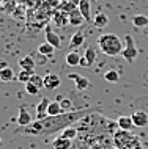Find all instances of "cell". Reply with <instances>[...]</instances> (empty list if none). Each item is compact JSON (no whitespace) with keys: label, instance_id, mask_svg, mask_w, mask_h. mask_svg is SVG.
Returning <instances> with one entry per match:
<instances>
[{"label":"cell","instance_id":"5bb4252c","mask_svg":"<svg viewBox=\"0 0 148 149\" xmlns=\"http://www.w3.org/2000/svg\"><path fill=\"white\" fill-rule=\"evenodd\" d=\"M117 126H118V129H121V130H129V132L135 127L131 116H120L117 119Z\"/></svg>","mask_w":148,"mask_h":149},{"label":"cell","instance_id":"7402d4cb","mask_svg":"<svg viewBox=\"0 0 148 149\" xmlns=\"http://www.w3.org/2000/svg\"><path fill=\"white\" fill-rule=\"evenodd\" d=\"M14 79V72L11 68H3V69H0V80L2 82H11V80Z\"/></svg>","mask_w":148,"mask_h":149},{"label":"cell","instance_id":"d4e9b609","mask_svg":"<svg viewBox=\"0 0 148 149\" xmlns=\"http://www.w3.org/2000/svg\"><path fill=\"white\" fill-rule=\"evenodd\" d=\"M35 72H30V71H24V69H21V72H19L18 74V79L19 82L21 83H24V85H25V83H29L30 82V79H32V75H33Z\"/></svg>","mask_w":148,"mask_h":149},{"label":"cell","instance_id":"f546056e","mask_svg":"<svg viewBox=\"0 0 148 149\" xmlns=\"http://www.w3.org/2000/svg\"><path fill=\"white\" fill-rule=\"evenodd\" d=\"M25 91L29 93V94H32V96H36L39 93V88L36 85H33L32 82H29V83H25Z\"/></svg>","mask_w":148,"mask_h":149},{"label":"cell","instance_id":"9c48e42d","mask_svg":"<svg viewBox=\"0 0 148 149\" xmlns=\"http://www.w3.org/2000/svg\"><path fill=\"white\" fill-rule=\"evenodd\" d=\"M18 64H19V68H21V69L33 72L35 71V66H36V61H35V58L32 57V55H27V57H24V58L19 60Z\"/></svg>","mask_w":148,"mask_h":149},{"label":"cell","instance_id":"ffe728a7","mask_svg":"<svg viewBox=\"0 0 148 149\" xmlns=\"http://www.w3.org/2000/svg\"><path fill=\"white\" fill-rule=\"evenodd\" d=\"M81 55L77 54L76 50H71L69 54H66V64H69V66H79V63H81Z\"/></svg>","mask_w":148,"mask_h":149},{"label":"cell","instance_id":"603a6c76","mask_svg":"<svg viewBox=\"0 0 148 149\" xmlns=\"http://www.w3.org/2000/svg\"><path fill=\"white\" fill-rule=\"evenodd\" d=\"M104 80L106 82H110V83H115L120 80V72L115 71V69H109L104 72Z\"/></svg>","mask_w":148,"mask_h":149},{"label":"cell","instance_id":"6da1fadb","mask_svg":"<svg viewBox=\"0 0 148 149\" xmlns=\"http://www.w3.org/2000/svg\"><path fill=\"white\" fill-rule=\"evenodd\" d=\"M90 108H81V110H74L69 113H63L58 116H47L44 119H35L30 126L21 127L18 134L22 135H33V136H46L52 135L55 132L65 130L66 127H71L74 123L81 121L90 113Z\"/></svg>","mask_w":148,"mask_h":149},{"label":"cell","instance_id":"4fadbf2b","mask_svg":"<svg viewBox=\"0 0 148 149\" xmlns=\"http://www.w3.org/2000/svg\"><path fill=\"white\" fill-rule=\"evenodd\" d=\"M49 104H51V100L47 99V97L41 99V102L36 105V119L47 118V107H49Z\"/></svg>","mask_w":148,"mask_h":149},{"label":"cell","instance_id":"484cf974","mask_svg":"<svg viewBox=\"0 0 148 149\" xmlns=\"http://www.w3.org/2000/svg\"><path fill=\"white\" fill-rule=\"evenodd\" d=\"M62 136H65L68 140H74L77 136V129H74L73 126L71 127H66L65 130H62Z\"/></svg>","mask_w":148,"mask_h":149},{"label":"cell","instance_id":"7c38bea8","mask_svg":"<svg viewBox=\"0 0 148 149\" xmlns=\"http://www.w3.org/2000/svg\"><path fill=\"white\" fill-rule=\"evenodd\" d=\"M52 148L54 149H71L73 148V140H68L65 136L60 135L52 141Z\"/></svg>","mask_w":148,"mask_h":149},{"label":"cell","instance_id":"277c9868","mask_svg":"<svg viewBox=\"0 0 148 149\" xmlns=\"http://www.w3.org/2000/svg\"><path fill=\"white\" fill-rule=\"evenodd\" d=\"M137 47H135V41L131 35H126L125 36V49H123L121 55L123 58L126 60L128 63H134V60L137 58Z\"/></svg>","mask_w":148,"mask_h":149},{"label":"cell","instance_id":"7a4b0ae2","mask_svg":"<svg viewBox=\"0 0 148 149\" xmlns=\"http://www.w3.org/2000/svg\"><path fill=\"white\" fill-rule=\"evenodd\" d=\"M98 47L99 50L102 52L107 57H117L123 52L125 46H123V41L120 39L118 35L115 33H104L98 38Z\"/></svg>","mask_w":148,"mask_h":149},{"label":"cell","instance_id":"e0dca14e","mask_svg":"<svg viewBox=\"0 0 148 149\" xmlns=\"http://www.w3.org/2000/svg\"><path fill=\"white\" fill-rule=\"evenodd\" d=\"M83 39H85V35H83L82 31H76L73 35V38H71V41H69V47H73V49L81 47L83 44Z\"/></svg>","mask_w":148,"mask_h":149},{"label":"cell","instance_id":"8fae6325","mask_svg":"<svg viewBox=\"0 0 148 149\" xmlns=\"http://www.w3.org/2000/svg\"><path fill=\"white\" fill-rule=\"evenodd\" d=\"M79 11L82 13V16L85 17V22L91 21V6H90V0H79L77 3Z\"/></svg>","mask_w":148,"mask_h":149},{"label":"cell","instance_id":"44dd1931","mask_svg":"<svg viewBox=\"0 0 148 149\" xmlns=\"http://www.w3.org/2000/svg\"><path fill=\"white\" fill-rule=\"evenodd\" d=\"M133 25L137 27V29H142V27H147L148 25V17L145 14H137L133 17Z\"/></svg>","mask_w":148,"mask_h":149},{"label":"cell","instance_id":"d6986e66","mask_svg":"<svg viewBox=\"0 0 148 149\" xmlns=\"http://www.w3.org/2000/svg\"><path fill=\"white\" fill-rule=\"evenodd\" d=\"M54 52H55V47L51 46L49 42H43V44H39V46H38V54L44 55V57H52Z\"/></svg>","mask_w":148,"mask_h":149},{"label":"cell","instance_id":"83f0119b","mask_svg":"<svg viewBox=\"0 0 148 149\" xmlns=\"http://www.w3.org/2000/svg\"><path fill=\"white\" fill-rule=\"evenodd\" d=\"M30 82L33 83V85H36L39 90H41V88H44V77H41V75H38V74H33V75H32Z\"/></svg>","mask_w":148,"mask_h":149},{"label":"cell","instance_id":"d6a6232c","mask_svg":"<svg viewBox=\"0 0 148 149\" xmlns=\"http://www.w3.org/2000/svg\"><path fill=\"white\" fill-rule=\"evenodd\" d=\"M91 149H106V148H104V146H93Z\"/></svg>","mask_w":148,"mask_h":149},{"label":"cell","instance_id":"4316f807","mask_svg":"<svg viewBox=\"0 0 148 149\" xmlns=\"http://www.w3.org/2000/svg\"><path fill=\"white\" fill-rule=\"evenodd\" d=\"M60 105H62V110L65 111V113H69V111H74L73 110V100L68 99V97H63L60 100Z\"/></svg>","mask_w":148,"mask_h":149},{"label":"cell","instance_id":"cb8c5ba5","mask_svg":"<svg viewBox=\"0 0 148 149\" xmlns=\"http://www.w3.org/2000/svg\"><path fill=\"white\" fill-rule=\"evenodd\" d=\"M83 57H85V60L88 61V64L91 66V64L96 61V50H95L93 47H87V49H85V54H83Z\"/></svg>","mask_w":148,"mask_h":149},{"label":"cell","instance_id":"52a82bcc","mask_svg":"<svg viewBox=\"0 0 148 149\" xmlns=\"http://www.w3.org/2000/svg\"><path fill=\"white\" fill-rule=\"evenodd\" d=\"M32 123H33V119H32V115L29 113V110H27L25 107H21L19 108V115H18L19 127H27V126H30Z\"/></svg>","mask_w":148,"mask_h":149},{"label":"cell","instance_id":"1f68e13d","mask_svg":"<svg viewBox=\"0 0 148 149\" xmlns=\"http://www.w3.org/2000/svg\"><path fill=\"white\" fill-rule=\"evenodd\" d=\"M3 68H6V63L5 61H0V69H3Z\"/></svg>","mask_w":148,"mask_h":149},{"label":"cell","instance_id":"30bf717a","mask_svg":"<svg viewBox=\"0 0 148 149\" xmlns=\"http://www.w3.org/2000/svg\"><path fill=\"white\" fill-rule=\"evenodd\" d=\"M133 123L135 127H145L148 126V115L145 113V111H134L133 113Z\"/></svg>","mask_w":148,"mask_h":149},{"label":"cell","instance_id":"8992f818","mask_svg":"<svg viewBox=\"0 0 148 149\" xmlns=\"http://www.w3.org/2000/svg\"><path fill=\"white\" fill-rule=\"evenodd\" d=\"M68 19H69V24L74 27H81L83 22H85V17L82 16V13L79 11V8H73V10L68 13Z\"/></svg>","mask_w":148,"mask_h":149},{"label":"cell","instance_id":"ac0fdd59","mask_svg":"<svg viewBox=\"0 0 148 149\" xmlns=\"http://www.w3.org/2000/svg\"><path fill=\"white\" fill-rule=\"evenodd\" d=\"M109 24V17H107L104 13H98L96 16H95L93 19V25L96 27V29H104V27Z\"/></svg>","mask_w":148,"mask_h":149},{"label":"cell","instance_id":"4dcf8cb0","mask_svg":"<svg viewBox=\"0 0 148 149\" xmlns=\"http://www.w3.org/2000/svg\"><path fill=\"white\" fill-rule=\"evenodd\" d=\"M79 66H83V68H88L90 64H88V61L85 60V57L82 55V58H81V63H79Z\"/></svg>","mask_w":148,"mask_h":149},{"label":"cell","instance_id":"5b68a950","mask_svg":"<svg viewBox=\"0 0 148 149\" xmlns=\"http://www.w3.org/2000/svg\"><path fill=\"white\" fill-rule=\"evenodd\" d=\"M68 79L73 80V82L76 83V88H77L79 91H83V90H87V88L90 86V80L87 77L79 75V74H68Z\"/></svg>","mask_w":148,"mask_h":149},{"label":"cell","instance_id":"3957f363","mask_svg":"<svg viewBox=\"0 0 148 149\" xmlns=\"http://www.w3.org/2000/svg\"><path fill=\"white\" fill-rule=\"evenodd\" d=\"M114 146L115 149H142L139 138L133 135L129 130H117L114 134Z\"/></svg>","mask_w":148,"mask_h":149},{"label":"cell","instance_id":"836d02e7","mask_svg":"<svg viewBox=\"0 0 148 149\" xmlns=\"http://www.w3.org/2000/svg\"><path fill=\"white\" fill-rule=\"evenodd\" d=\"M0 143H2V140H0Z\"/></svg>","mask_w":148,"mask_h":149},{"label":"cell","instance_id":"f1b7e54d","mask_svg":"<svg viewBox=\"0 0 148 149\" xmlns=\"http://www.w3.org/2000/svg\"><path fill=\"white\" fill-rule=\"evenodd\" d=\"M55 24L57 25H65V24H69V19H68V14H55Z\"/></svg>","mask_w":148,"mask_h":149},{"label":"cell","instance_id":"9a60e30c","mask_svg":"<svg viewBox=\"0 0 148 149\" xmlns=\"http://www.w3.org/2000/svg\"><path fill=\"white\" fill-rule=\"evenodd\" d=\"M46 42H49L51 46L55 47V49H60V46H62V39H60V36L55 35L49 27L46 29Z\"/></svg>","mask_w":148,"mask_h":149},{"label":"cell","instance_id":"2e32d148","mask_svg":"<svg viewBox=\"0 0 148 149\" xmlns=\"http://www.w3.org/2000/svg\"><path fill=\"white\" fill-rule=\"evenodd\" d=\"M65 111L62 110V105H60L58 100H54V102L49 104L47 107V116H58V115H63Z\"/></svg>","mask_w":148,"mask_h":149},{"label":"cell","instance_id":"ba28073f","mask_svg":"<svg viewBox=\"0 0 148 149\" xmlns=\"http://www.w3.org/2000/svg\"><path fill=\"white\" fill-rule=\"evenodd\" d=\"M62 85V80L57 74H47L44 77V88L46 90H55Z\"/></svg>","mask_w":148,"mask_h":149}]
</instances>
